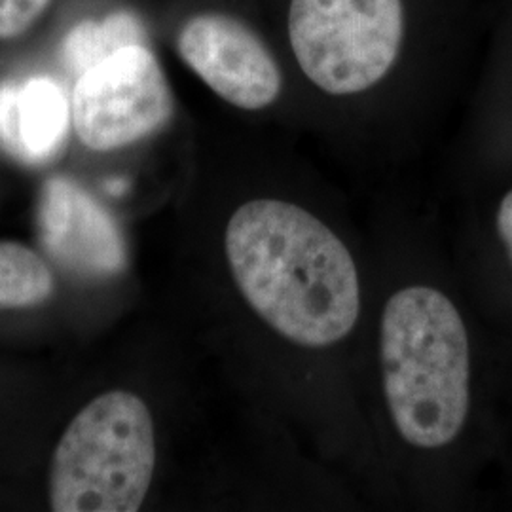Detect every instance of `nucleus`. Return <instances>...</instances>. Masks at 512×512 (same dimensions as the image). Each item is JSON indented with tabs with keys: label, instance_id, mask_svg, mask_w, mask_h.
Here are the masks:
<instances>
[{
	"label": "nucleus",
	"instance_id": "f03ea898",
	"mask_svg": "<svg viewBox=\"0 0 512 512\" xmlns=\"http://www.w3.org/2000/svg\"><path fill=\"white\" fill-rule=\"evenodd\" d=\"M380 361L389 416L408 444L435 450L458 437L471 401V348L454 302L406 287L385 304Z\"/></svg>",
	"mask_w": 512,
	"mask_h": 512
},
{
	"label": "nucleus",
	"instance_id": "1a4fd4ad",
	"mask_svg": "<svg viewBox=\"0 0 512 512\" xmlns=\"http://www.w3.org/2000/svg\"><path fill=\"white\" fill-rule=\"evenodd\" d=\"M54 293V275L33 249L0 241V310L33 308Z\"/></svg>",
	"mask_w": 512,
	"mask_h": 512
},
{
	"label": "nucleus",
	"instance_id": "20e7f679",
	"mask_svg": "<svg viewBox=\"0 0 512 512\" xmlns=\"http://www.w3.org/2000/svg\"><path fill=\"white\" fill-rule=\"evenodd\" d=\"M404 35L401 0H291L289 40L302 73L330 95L376 86Z\"/></svg>",
	"mask_w": 512,
	"mask_h": 512
},
{
	"label": "nucleus",
	"instance_id": "7ed1b4c3",
	"mask_svg": "<svg viewBox=\"0 0 512 512\" xmlns=\"http://www.w3.org/2000/svg\"><path fill=\"white\" fill-rule=\"evenodd\" d=\"M156 465L147 404L109 391L74 418L55 446L50 507L55 512H133L147 499Z\"/></svg>",
	"mask_w": 512,
	"mask_h": 512
},
{
	"label": "nucleus",
	"instance_id": "f8f14e48",
	"mask_svg": "<svg viewBox=\"0 0 512 512\" xmlns=\"http://www.w3.org/2000/svg\"><path fill=\"white\" fill-rule=\"evenodd\" d=\"M497 230H499V236L503 239L512 260V190L499 203Z\"/></svg>",
	"mask_w": 512,
	"mask_h": 512
},
{
	"label": "nucleus",
	"instance_id": "9d476101",
	"mask_svg": "<svg viewBox=\"0 0 512 512\" xmlns=\"http://www.w3.org/2000/svg\"><path fill=\"white\" fill-rule=\"evenodd\" d=\"M141 27L129 14H114L103 23L86 21L73 29L63 44V59L76 74L88 71L99 61L129 44H141Z\"/></svg>",
	"mask_w": 512,
	"mask_h": 512
},
{
	"label": "nucleus",
	"instance_id": "6e6552de",
	"mask_svg": "<svg viewBox=\"0 0 512 512\" xmlns=\"http://www.w3.org/2000/svg\"><path fill=\"white\" fill-rule=\"evenodd\" d=\"M71 105L57 82L31 78L0 84V147L27 164H44L63 147Z\"/></svg>",
	"mask_w": 512,
	"mask_h": 512
},
{
	"label": "nucleus",
	"instance_id": "f257e3e1",
	"mask_svg": "<svg viewBox=\"0 0 512 512\" xmlns=\"http://www.w3.org/2000/svg\"><path fill=\"white\" fill-rule=\"evenodd\" d=\"M224 247L239 293L285 340L327 348L355 327L361 285L353 256L310 211L268 198L243 203Z\"/></svg>",
	"mask_w": 512,
	"mask_h": 512
},
{
	"label": "nucleus",
	"instance_id": "39448f33",
	"mask_svg": "<svg viewBox=\"0 0 512 512\" xmlns=\"http://www.w3.org/2000/svg\"><path fill=\"white\" fill-rule=\"evenodd\" d=\"M173 95L156 55L129 44L78 76L71 95L76 137L95 152L128 147L164 128Z\"/></svg>",
	"mask_w": 512,
	"mask_h": 512
},
{
	"label": "nucleus",
	"instance_id": "423d86ee",
	"mask_svg": "<svg viewBox=\"0 0 512 512\" xmlns=\"http://www.w3.org/2000/svg\"><path fill=\"white\" fill-rule=\"evenodd\" d=\"M184 63L226 103L243 110L270 107L283 78L274 55L251 27L224 14L188 19L177 37Z\"/></svg>",
	"mask_w": 512,
	"mask_h": 512
},
{
	"label": "nucleus",
	"instance_id": "0eeeda50",
	"mask_svg": "<svg viewBox=\"0 0 512 512\" xmlns=\"http://www.w3.org/2000/svg\"><path fill=\"white\" fill-rule=\"evenodd\" d=\"M38 238L59 266L86 279H109L126 268V243L109 211L80 184L48 179L38 200Z\"/></svg>",
	"mask_w": 512,
	"mask_h": 512
},
{
	"label": "nucleus",
	"instance_id": "9b49d317",
	"mask_svg": "<svg viewBox=\"0 0 512 512\" xmlns=\"http://www.w3.org/2000/svg\"><path fill=\"white\" fill-rule=\"evenodd\" d=\"M52 0H0V40L19 37L37 21Z\"/></svg>",
	"mask_w": 512,
	"mask_h": 512
}]
</instances>
